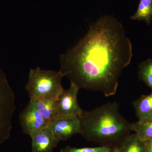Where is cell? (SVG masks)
<instances>
[{
    "label": "cell",
    "instance_id": "7c38bea8",
    "mask_svg": "<svg viewBox=\"0 0 152 152\" xmlns=\"http://www.w3.org/2000/svg\"><path fill=\"white\" fill-rule=\"evenodd\" d=\"M134 20L144 21L151 25L152 19V0H140L135 13L131 17Z\"/></svg>",
    "mask_w": 152,
    "mask_h": 152
},
{
    "label": "cell",
    "instance_id": "2e32d148",
    "mask_svg": "<svg viewBox=\"0 0 152 152\" xmlns=\"http://www.w3.org/2000/svg\"><path fill=\"white\" fill-rule=\"evenodd\" d=\"M146 152H152V138L144 142Z\"/></svg>",
    "mask_w": 152,
    "mask_h": 152
},
{
    "label": "cell",
    "instance_id": "30bf717a",
    "mask_svg": "<svg viewBox=\"0 0 152 152\" xmlns=\"http://www.w3.org/2000/svg\"><path fill=\"white\" fill-rule=\"evenodd\" d=\"M30 101L37 109L45 120L48 124L57 118V108L56 100H37Z\"/></svg>",
    "mask_w": 152,
    "mask_h": 152
},
{
    "label": "cell",
    "instance_id": "9c48e42d",
    "mask_svg": "<svg viewBox=\"0 0 152 152\" xmlns=\"http://www.w3.org/2000/svg\"><path fill=\"white\" fill-rule=\"evenodd\" d=\"M133 105L138 121L152 119V93L143 95L134 101Z\"/></svg>",
    "mask_w": 152,
    "mask_h": 152
},
{
    "label": "cell",
    "instance_id": "5bb4252c",
    "mask_svg": "<svg viewBox=\"0 0 152 152\" xmlns=\"http://www.w3.org/2000/svg\"><path fill=\"white\" fill-rule=\"evenodd\" d=\"M138 74L140 80L152 91V58L148 59L139 65Z\"/></svg>",
    "mask_w": 152,
    "mask_h": 152
},
{
    "label": "cell",
    "instance_id": "6da1fadb",
    "mask_svg": "<svg viewBox=\"0 0 152 152\" xmlns=\"http://www.w3.org/2000/svg\"><path fill=\"white\" fill-rule=\"evenodd\" d=\"M132 56V42L122 24L111 16H103L75 46L61 55L60 70L80 90L111 96Z\"/></svg>",
    "mask_w": 152,
    "mask_h": 152
},
{
    "label": "cell",
    "instance_id": "5b68a950",
    "mask_svg": "<svg viewBox=\"0 0 152 152\" xmlns=\"http://www.w3.org/2000/svg\"><path fill=\"white\" fill-rule=\"evenodd\" d=\"M80 89L71 83L67 90L64 89L56 100L57 118H79L83 110L80 107L77 100Z\"/></svg>",
    "mask_w": 152,
    "mask_h": 152
},
{
    "label": "cell",
    "instance_id": "9a60e30c",
    "mask_svg": "<svg viewBox=\"0 0 152 152\" xmlns=\"http://www.w3.org/2000/svg\"><path fill=\"white\" fill-rule=\"evenodd\" d=\"M113 148L104 146L95 148H76L67 146L60 150L61 152H113Z\"/></svg>",
    "mask_w": 152,
    "mask_h": 152
},
{
    "label": "cell",
    "instance_id": "7a4b0ae2",
    "mask_svg": "<svg viewBox=\"0 0 152 152\" xmlns=\"http://www.w3.org/2000/svg\"><path fill=\"white\" fill-rule=\"evenodd\" d=\"M80 134L88 140L114 148L131 134L132 124L120 113L116 102L107 103L94 110H83L79 117Z\"/></svg>",
    "mask_w": 152,
    "mask_h": 152
},
{
    "label": "cell",
    "instance_id": "52a82bcc",
    "mask_svg": "<svg viewBox=\"0 0 152 152\" xmlns=\"http://www.w3.org/2000/svg\"><path fill=\"white\" fill-rule=\"evenodd\" d=\"M48 127L60 140L66 141L80 134V123L78 118L58 119L50 123Z\"/></svg>",
    "mask_w": 152,
    "mask_h": 152
},
{
    "label": "cell",
    "instance_id": "8992f818",
    "mask_svg": "<svg viewBox=\"0 0 152 152\" xmlns=\"http://www.w3.org/2000/svg\"><path fill=\"white\" fill-rule=\"evenodd\" d=\"M19 120L23 132L30 137L38 131L48 127L49 125L30 101L20 113Z\"/></svg>",
    "mask_w": 152,
    "mask_h": 152
},
{
    "label": "cell",
    "instance_id": "4fadbf2b",
    "mask_svg": "<svg viewBox=\"0 0 152 152\" xmlns=\"http://www.w3.org/2000/svg\"><path fill=\"white\" fill-rule=\"evenodd\" d=\"M132 131L134 132L140 140L145 142L152 138V119L138 121L132 124Z\"/></svg>",
    "mask_w": 152,
    "mask_h": 152
},
{
    "label": "cell",
    "instance_id": "8fae6325",
    "mask_svg": "<svg viewBox=\"0 0 152 152\" xmlns=\"http://www.w3.org/2000/svg\"><path fill=\"white\" fill-rule=\"evenodd\" d=\"M113 148V152H146L144 142L140 140L135 133L130 134Z\"/></svg>",
    "mask_w": 152,
    "mask_h": 152
},
{
    "label": "cell",
    "instance_id": "3957f363",
    "mask_svg": "<svg viewBox=\"0 0 152 152\" xmlns=\"http://www.w3.org/2000/svg\"><path fill=\"white\" fill-rule=\"evenodd\" d=\"M64 77L60 70H45L39 67L31 69L25 87L30 99L56 100L64 90L61 81Z\"/></svg>",
    "mask_w": 152,
    "mask_h": 152
},
{
    "label": "cell",
    "instance_id": "ba28073f",
    "mask_svg": "<svg viewBox=\"0 0 152 152\" xmlns=\"http://www.w3.org/2000/svg\"><path fill=\"white\" fill-rule=\"evenodd\" d=\"M31 137V152H53L61 141L48 127L34 133Z\"/></svg>",
    "mask_w": 152,
    "mask_h": 152
},
{
    "label": "cell",
    "instance_id": "277c9868",
    "mask_svg": "<svg viewBox=\"0 0 152 152\" xmlns=\"http://www.w3.org/2000/svg\"><path fill=\"white\" fill-rule=\"evenodd\" d=\"M15 109V94L0 66V144L10 137Z\"/></svg>",
    "mask_w": 152,
    "mask_h": 152
}]
</instances>
